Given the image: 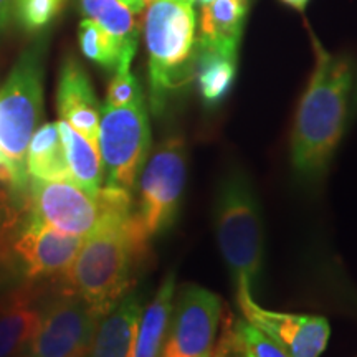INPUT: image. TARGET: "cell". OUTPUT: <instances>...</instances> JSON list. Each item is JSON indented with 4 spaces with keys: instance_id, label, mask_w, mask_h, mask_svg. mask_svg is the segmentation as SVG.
<instances>
[{
    "instance_id": "6da1fadb",
    "label": "cell",
    "mask_w": 357,
    "mask_h": 357,
    "mask_svg": "<svg viewBox=\"0 0 357 357\" xmlns=\"http://www.w3.org/2000/svg\"><path fill=\"white\" fill-rule=\"evenodd\" d=\"M98 202L100 225L83 240L66 281L102 316L132 289L151 238L134 213L131 192L101 187Z\"/></svg>"
},
{
    "instance_id": "7a4b0ae2",
    "label": "cell",
    "mask_w": 357,
    "mask_h": 357,
    "mask_svg": "<svg viewBox=\"0 0 357 357\" xmlns=\"http://www.w3.org/2000/svg\"><path fill=\"white\" fill-rule=\"evenodd\" d=\"M314 68L303 93L291 132V164L296 176L316 182L328 172L344 136L354 89V66L312 37Z\"/></svg>"
},
{
    "instance_id": "3957f363",
    "label": "cell",
    "mask_w": 357,
    "mask_h": 357,
    "mask_svg": "<svg viewBox=\"0 0 357 357\" xmlns=\"http://www.w3.org/2000/svg\"><path fill=\"white\" fill-rule=\"evenodd\" d=\"M144 38L149 55V100L154 113L160 114L172 95L194 82V0H151Z\"/></svg>"
},
{
    "instance_id": "277c9868",
    "label": "cell",
    "mask_w": 357,
    "mask_h": 357,
    "mask_svg": "<svg viewBox=\"0 0 357 357\" xmlns=\"http://www.w3.org/2000/svg\"><path fill=\"white\" fill-rule=\"evenodd\" d=\"M213 217L218 248L236 288L253 293L263 271L265 230L255 189L242 169H230L222 177Z\"/></svg>"
},
{
    "instance_id": "5b68a950",
    "label": "cell",
    "mask_w": 357,
    "mask_h": 357,
    "mask_svg": "<svg viewBox=\"0 0 357 357\" xmlns=\"http://www.w3.org/2000/svg\"><path fill=\"white\" fill-rule=\"evenodd\" d=\"M43 114V66L38 50L24 52L0 88V153L15 194L29 185L26 151Z\"/></svg>"
},
{
    "instance_id": "8992f818",
    "label": "cell",
    "mask_w": 357,
    "mask_h": 357,
    "mask_svg": "<svg viewBox=\"0 0 357 357\" xmlns=\"http://www.w3.org/2000/svg\"><path fill=\"white\" fill-rule=\"evenodd\" d=\"M101 316L66 281L45 294L25 357H86Z\"/></svg>"
},
{
    "instance_id": "52a82bcc",
    "label": "cell",
    "mask_w": 357,
    "mask_h": 357,
    "mask_svg": "<svg viewBox=\"0 0 357 357\" xmlns=\"http://www.w3.org/2000/svg\"><path fill=\"white\" fill-rule=\"evenodd\" d=\"M151 149V128L144 100L128 106H102L98 132L106 185L132 192Z\"/></svg>"
},
{
    "instance_id": "ba28073f",
    "label": "cell",
    "mask_w": 357,
    "mask_h": 357,
    "mask_svg": "<svg viewBox=\"0 0 357 357\" xmlns=\"http://www.w3.org/2000/svg\"><path fill=\"white\" fill-rule=\"evenodd\" d=\"M187 181V149L181 136H169L146 160L139 174V199L134 208L149 238L176 222Z\"/></svg>"
},
{
    "instance_id": "9c48e42d",
    "label": "cell",
    "mask_w": 357,
    "mask_h": 357,
    "mask_svg": "<svg viewBox=\"0 0 357 357\" xmlns=\"http://www.w3.org/2000/svg\"><path fill=\"white\" fill-rule=\"evenodd\" d=\"M222 300L199 284H184L174 303L159 357H212L222 321Z\"/></svg>"
},
{
    "instance_id": "30bf717a",
    "label": "cell",
    "mask_w": 357,
    "mask_h": 357,
    "mask_svg": "<svg viewBox=\"0 0 357 357\" xmlns=\"http://www.w3.org/2000/svg\"><path fill=\"white\" fill-rule=\"evenodd\" d=\"M252 294L248 288H236L238 306L250 324L273 339L289 357H321L331 336L328 319L266 310L253 300Z\"/></svg>"
},
{
    "instance_id": "8fae6325",
    "label": "cell",
    "mask_w": 357,
    "mask_h": 357,
    "mask_svg": "<svg viewBox=\"0 0 357 357\" xmlns=\"http://www.w3.org/2000/svg\"><path fill=\"white\" fill-rule=\"evenodd\" d=\"M82 236L63 234L30 215L13 240V258L30 281L66 278L83 243Z\"/></svg>"
},
{
    "instance_id": "7c38bea8",
    "label": "cell",
    "mask_w": 357,
    "mask_h": 357,
    "mask_svg": "<svg viewBox=\"0 0 357 357\" xmlns=\"http://www.w3.org/2000/svg\"><path fill=\"white\" fill-rule=\"evenodd\" d=\"M32 213L63 234L86 238L101 220L98 199L73 181H32Z\"/></svg>"
},
{
    "instance_id": "4fadbf2b",
    "label": "cell",
    "mask_w": 357,
    "mask_h": 357,
    "mask_svg": "<svg viewBox=\"0 0 357 357\" xmlns=\"http://www.w3.org/2000/svg\"><path fill=\"white\" fill-rule=\"evenodd\" d=\"M56 105L61 121L68 123L91 144L98 146L101 108L91 79L75 58H68L61 66Z\"/></svg>"
},
{
    "instance_id": "5bb4252c",
    "label": "cell",
    "mask_w": 357,
    "mask_h": 357,
    "mask_svg": "<svg viewBox=\"0 0 357 357\" xmlns=\"http://www.w3.org/2000/svg\"><path fill=\"white\" fill-rule=\"evenodd\" d=\"M35 281L0 296V357H25L43 303Z\"/></svg>"
},
{
    "instance_id": "9a60e30c",
    "label": "cell",
    "mask_w": 357,
    "mask_h": 357,
    "mask_svg": "<svg viewBox=\"0 0 357 357\" xmlns=\"http://www.w3.org/2000/svg\"><path fill=\"white\" fill-rule=\"evenodd\" d=\"M142 311L139 293L124 294L98 321L86 357H134Z\"/></svg>"
},
{
    "instance_id": "2e32d148",
    "label": "cell",
    "mask_w": 357,
    "mask_h": 357,
    "mask_svg": "<svg viewBox=\"0 0 357 357\" xmlns=\"http://www.w3.org/2000/svg\"><path fill=\"white\" fill-rule=\"evenodd\" d=\"M250 0H211L200 13V35L195 40L202 47L238 53L245 17Z\"/></svg>"
},
{
    "instance_id": "e0dca14e",
    "label": "cell",
    "mask_w": 357,
    "mask_h": 357,
    "mask_svg": "<svg viewBox=\"0 0 357 357\" xmlns=\"http://www.w3.org/2000/svg\"><path fill=\"white\" fill-rule=\"evenodd\" d=\"M238 53H229L195 42L194 79L207 106H218L229 96L236 77Z\"/></svg>"
},
{
    "instance_id": "ac0fdd59",
    "label": "cell",
    "mask_w": 357,
    "mask_h": 357,
    "mask_svg": "<svg viewBox=\"0 0 357 357\" xmlns=\"http://www.w3.org/2000/svg\"><path fill=\"white\" fill-rule=\"evenodd\" d=\"M61 141H63L66 162L71 181L86 192L89 197L98 199L102 187V164L98 146L91 144L66 121H58Z\"/></svg>"
},
{
    "instance_id": "d6986e66",
    "label": "cell",
    "mask_w": 357,
    "mask_h": 357,
    "mask_svg": "<svg viewBox=\"0 0 357 357\" xmlns=\"http://www.w3.org/2000/svg\"><path fill=\"white\" fill-rule=\"evenodd\" d=\"M174 298H176V275L171 271L160 283L153 301L142 311L134 357L160 356L169 321H171Z\"/></svg>"
},
{
    "instance_id": "ffe728a7",
    "label": "cell",
    "mask_w": 357,
    "mask_h": 357,
    "mask_svg": "<svg viewBox=\"0 0 357 357\" xmlns=\"http://www.w3.org/2000/svg\"><path fill=\"white\" fill-rule=\"evenodd\" d=\"M26 172L38 181H71L56 123L43 124L33 132L26 151Z\"/></svg>"
},
{
    "instance_id": "44dd1931",
    "label": "cell",
    "mask_w": 357,
    "mask_h": 357,
    "mask_svg": "<svg viewBox=\"0 0 357 357\" xmlns=\"http://www.w3.org/2000/svg\"><path fill=\"white\" fill-rule=\"evenodd\" d=\"M78 37L83 55L105 70L118 71L129 68L136 55L137 45L113 37L91 19H84L79 24Z\"/></svg>"
},
{
    "instance_id": "7402d4cb",
    "label": "cell",
    "mask_w": 357,
    "mask_h": 357,
    "mask_svg": "<svg viewBox=\"0 0 357 357\" xmlns=\"http://www.w3.org/2000/svg\"><path fill=\"white\" fill-rule=\"evenodd\" d=\"M82 10L113 37L137 45V24L132 10L119 0H82Z\"/></svg>"
},
{
    "instance_id": "603a6c76",
    "label": "cell",
    "mask_w": 357,
    "mask_h": 357,
    "mask_svg": "<svg viewBox=\"0 0 357 357\" xmlns=\"http://www.w3.org/2000/svg\"><path fill=\"white\" fill-rule=\"evenodd\" d=\"M231 349L242 357H289L273 339L250 324L247 319L231 323Z\"/></svg>"
},
{
    "instance_id": "cb8c5ba5",
    "label": "cell",
    "mask_w": 357,
    "mask_h": 357,
    "mask_svg": "<svg viewBox=\"0 0 357 357\" xmlns=\"http://www.w3.org/2000/svg\"><path fill=\"white\" fill-rule=\"evenodd\" d=\"M141 100H144L141 84L129 68L114 71V77L108 84V91H106L105 105L119 108V106L132 105V102Z\"/></svg>"
},
{
    "instance_id": "d4e9b609",
    "label": "cell",
    "mask_w": 357,
    "mask_h": 357,
    "mask_svg": "<svg viewBox=\"0 0 357 357\" xmlns=\"http://www.w3.org/2000/svg\"><path fill=\"white\" fill-rule=\"evenodd\" d=\"M63 0H19L20 19L29 29H42L60 10Z\"/></svg>"
},
{
    "instance_id": "484cf974",
    "label": "cell",
    "mask_w": 357,
    "mask_h": 357,
    "mask_svg": "<svg viewBox=\"0 0 357 357\" xmlns=\"http://www.w3.org/2000/svg\"><path fill=\"white\" fill-rule=\"evenodd\" d=\"M230 349H231V318L230 316H227V318L223 319L222 336L217 341L212 357H229Z\"/></svg>"
},
{
    "instance_id": "4316f807",
    "label": "cell",
    "mask_w": 357,
    "mask_h": 357,
    "mask_svg": "<svg viewBox=\"0 0 357 357\" xmlns=\"http://www.w3.org/2000/svg\"><path fill=\"white\" fill-rule=\"evenodd\" d=\"M13 0H0V26H3L10 20Z\"/></svg>"
},
{
    "instance_id": "83f0119b",
    "label": "cell",
    "mask_w": 357,
    "mask_h": 357,
    "mask_svg": "<svg viewBox=\"0 0 357 357\" xmlns=\"http://www.w3.org/2000/svg\"><path fill=\"white\" fill-rule=\"evenodd\" d=\"M119 2H123L132 12H141L146 7V0H119Z\"/></svg>"
},
{
    "instance_id": "f1b7e54d",
    "label": "cell",
    "mask_w": 357,
    "mask_h": 357,
    "mask_svg": "<svg viewBox=\"0 0 357 357\" xmlns=\"http://www.w3.org/2000/svg\"><path fill=\"white\" fill-rule=\"evenodd\" d=\"M281 2L287 3V6H289L291 8H296V10L303 12L306 8L307 2H310V0H281Z\"/></svg>"
},
{
    "instance_id": "f546056e",
    "label": "cell",
    "mask_w": 357,
    "mask_h": 357,
    "mask_svg": "<svg viewBox=\"0 0 357 357\" xmlns=\"http://www.w3.org/2000/svg\"><path fill=\"white\" fill-rule=\"evenodd\" d=\"M0 181L10 182V174H8V167H7L6 159H3L2 153H0Z\"/></svg>"
},
{
    "instance_id": "4dcf8cb0",
    "label": "cell",
    "mask_w": 357,
    "mask_h": 357,
    "mask_svg": "<svg viewBox=\"0 0 357 357\" xmlns=\"http://www.w3.org/2000/svg\"><path fill=\"white\" fill-rule=\"evenodd\" d=\"M351 111L352 114H357V77L354 78V89H352V98H351Z\"/></svg>"
},
{
    "instance_id": "1f68e13d",
    "label": "cell",
    "mask_w": 357,
    "mask_h": 357,
    "mask_svg": "<svg viewBox=\"0 0 357 357\" xmlns=\"http://www.w3.org/2000/svg\"><path fill=\"white\" fill-rule=\"evenodd\" d=\"M229 357H240V356H238V354H236V352H235V351H231V349H230V354H229Z\"/></svg>"
},
{
    "instance_id": "d6a6232c",
    "label": "cell",
    "mask_w": 357,
    "mask_h": 357,
    "mask_svg": "<svg viewBox=\"0 0 357 357\" xmlns=\"http://www.w3.org/2000/svg\"><path fill=\"white\" fill-rule=\"evenodd\" d=\"M195 2V0H194ZM200 2H204V3H207V2H211V0H200Z\"/></svg>"
},
{
    "instance_id": "836d02e7",
    "label": "cell",
    "mask_w": 357,
    "mask_h": 357,
    "mask_svg": "<svg viewBox=\"0 0 357 357\" xmlns=\"http://www.w3.org/2000/svg\"><path fill=\"white\" fill-rule=\"evenodd\" d=\"M151 2V0H146V6H147V3H149Z\"/></svg>"
},
{
    "instance_id": "e575fe53",
    "label": "cell",
    "mask_w": 357,
    "mask_h": 357,
    "mask_svg": "<svg viewBox=\"0 0 357 357\" xmlns=\"http://www.w3.org/2000/svg\"><path fill=\"white\" fill-rule=\"evenodd\" d=\"M231 351H234V349H231ZM236 354H238V352H236ZM240 356V354H238ZM240 357H242V356H240Z\"/></svg>"
}]
</instances>
